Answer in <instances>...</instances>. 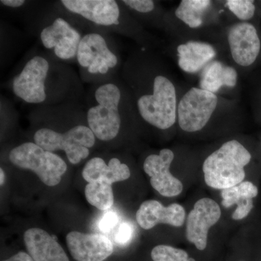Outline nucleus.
<instances>
[{
	"label": "nucleus",
	"mask_w": 261,
	"mask_h": 261,
	"mask_svg": "<svg viewBox=\"0 0 261 261\" xmlns=\"http://www.w3.org/2000/svg\"><path fill=\"white\" fill-rule=\"evenodd\" d=\"M7 85L15 97L33 107L83 103L86 94L71 65L37 48L25 55Z\"/></svg>",
	"instance_id": "nucleus-1"
},
{
	"label": "nucleus",
	"mask_w": 261,
	"mask_h": 261,
	"mask_svg": "<svg viewBox=\"0 0 261 261\" xmlns=\"http://www.w3.org/2000/svg\"><path fill=\"white\" fill-rule=\"evenodd\" d=\"M28 119L32 142L49 152H63L70 164L88 159L97 144L83 103L36 106L29 111Z\"/></svg>",
	"instance_id": "nucleus-2"
},
{
	"label": "nucleus",
	"mask_w": 261,
	"mask_h": 261,
	"mask_svg": "<svg viewBox=\"0 0 261 261\" xmlns=\"http://www.w3.org/2000/svg\"><path fill=\"white\" fill-rule=\"evenodd\" d=\"M160 67L153 56L136 54L125 62L121 79L129 89L141 120L164 130L177 119V97L172 81Z\"/></svg>",
	"instance_id": "nucleus-3"
},
{
	"label": "nucleus",
	"mask_w": 261,
	"mask_h": 261,
	"mask_svg": "<svg viewBox=\"0 0 261 261\" xmlns=\"http://www.w3.org/2000/svg\"><path fill=\"white\" fill-rule=\"evenodd\" d=\"M83 106L89 128L103 143L114 144L140 118L129 89L119 76L89 86Z\"/></svg>",
	"instance_id": "nucleus-4"
},
{
	"label": "nucleus",
	"mask_w": 261,
	"mask_h": 261,
	"mask_svg": "<svg viewBox=\"0 0 261 261\" xmlns=\"http://www.w3.org/2000/svg\"><path fill=\"white\" fill-rule=\"evenodd\" d=\"M27 21L28 32L37 38L43 50L63 63H76L79 45L88 30L60 1L39 7Z\"/></svg>",
	"instance_id": "nucleus-5"
},
{
	"label": "nucleus",
	"mask_w": 261,
	"mask_h": 261,
	"mask_svg": "<svg viewBox=\"0 0 261 261\" xmlns=\"http://www.w3.org/2000/svg\"><path fill=\"white\" fill-rule=\"evenodd\" d=\"M67 11L80 19L87 30L100 31L145 42L140 23L116 0H60Z\"/></svg>",
	"instance_id": "nucleus-6"
},
{
	"label": "nucleus",
	"mask_w": 261,
	"mask_h": 261,
	"mask_svg": "<svg viewBox=\"0 0 261 261\" xmlns=\"http://www.w3.org/2000/svg\"><path fill=\"white\" fill-rule=\"evenodd\" d=\"M76 64L81 80L89 86L118 76L121 56L114 36L100 31H87L79 45Z\"/></svg>",
	"instance_id": "nucleus-7"
},
{
	"label": "nucleus",
	"mask_w": 261,
	"mask_h": 261,
	"mask_svg": "<svg viewBox=\"0 0 261 261\" xmlns=\"http://www.w3.org/2000/svg\"><path fill=\"white\" fill-rule=\"evenodd\" d=\"M251 159L250 152L238 140L225 142L204 161L206 185L221 190L240 185L245 179V167Z\"/></svg>",
	"instance_id": "nucleus-8"
},
{
	"label": "nucleus",
	"mask_w": 261,
	"mask_h": 261,
	"mask_svg": "<svg viewBox=\"0 0 261 261\" xmlns=\"http://www.w3.org/2000/svg\"><path fill=\"white\" fill-rule=\"evenodd\" d=\"M8 156L13 166L32 171L48 187L59 185L68 171V165L60 154L45 150L32 141L15 146Z\"/></svg>",
	"instance_id": "nucleus-9"
},
{
	"label": "nucleus",
	"mask_w": 261,
	"mask_h": 261,
	"mask_svg": "<svg viewBox=\"0 0 261 261\" xmlns=\"http://www.w3.org/2000/svg\"><path fill=\"white\" fill-rule=\"evenodd\" d=\"M219 99L216 94L197 87L187 91L177 108L178 125L184 132H199L210 121Z\"/></svg>",
	"instance_id": "nucleus-10"
},
{
	"label": "nucleus",
	"mask_w": 261,
	"mask_h": 261,
	"mask_svg": "<svg viewBox=\"0 0 261 261\" xmlns=\"http://www.w3.org/2000/svg\"><path fill=\"white\" fill-rule=\"evenodd\" d=\"M173 159V151L164 148L159 154H149L143 163L144 171L150 177L151 186L166 197H176L183 190L181 181L170 171Z\"/></svg>",
	"instance_id": "nucleus-11"
},
{
	"label": "nucleus",
	"mask_w": 261,
	"mask_h": 261,
	"mask_svg": "<svg viewBox=\"0 0 261 261\" xmlns=\"http://www.w3.org/2000/svg\"><path fill=\"white\" fill-rule=\"evenodd\" d=\"M221 216V207L216 201L207 197L197 201L187 216V240L195 245L197 250H205L209 229L219 221Z\"/></svg>",
	"instance_id": "nucleus-12"
},
{
	"label": "nucleus",
	"mask_w": 261,
	"mask_h": 261,
	"mask_svg": "<svg viewBox=\"0 0 261 261\" xmlns=\"http://www.w3.org/2000/svg\"><path fill=\"white\" fill-rule=\"evenodd\" d=\"M67 246L75 261H103L112 255L113 244L101 233L70 231L67 234Z\"/></svg>",
	"instance_id": "nucleus-13"
},
{
	"label": "nucleus",
	"mask_w": 261,
	"mask_h": 261,
	"mask_svg": "<svg viewBox=\"0 0 261 261\" xmlns=\"http://www.w3.org/2000/svg\"><path fill=\"white\" fill-rule=\"evenodd\" d=\"M228 42L237 64L248 67L256 61L260 51V40L252 24L241 22L232 25L228 32Z\"/></svg>",
	"instance_id": "nucleus-14"
},
{
	"label": "nucleus",
	"mask_w": 261,
	"mask_h": 261,
	"mask_svg": "<svg viewBox=\"0 0 261 261\" xmlns=\"http://www.w3.org/2000/svg\"><path fill=\"white\" fill-rule=\"evenodd\" d=\"M136 219L139 226L145 230L161 224L180 227L185 224L186 212L179 204L164 206L159 201L149 200L142 202L136 214Z\"/></svg>",
	"instance_id": "nucleus-15"
},
{
	"label": "nucleus",
	"mask_w": 261,
	"mask_h": 261,
	"mask_svg": "<svg viewBox=\"0 0 261 261\" xmlns=\"http://www.w3.org/2000/svg\"><path fill=\"white\" fill-rule=\"evenodd\" d=\"M82 176L88 183L103 182L113 185L116 182L128 179L130 170L128 165L116 156L108 161L101 156H94L84 165Z\"/></svg>",
	"instance_id": "nucleus-16"
},
{
	"label": "nucleus",
	"mask_w": 261,
	"mask_h": 261,
	"mask_svg": "<svg viewBox=\"0 0 261 261\" xmlns=\"http://www.w3.org/2000/svg\"><path fill=\"white\" fill-rule=\"evenodd\" d=\"M23 240L34 261H70L63 247L45 230L29 228L24 233Z\"/></svg>",
	"instance_id": "nucleus-17"
},
{
	"label": "nucleus",
	"mask_w": 261,
	"mask_h": 261,
	"mask_svg": "<svg viewBox=\"0 0 261 261\" xmlns=\"http://www.w3.org/2000/svg\"><path fill=\"white\" fill-rule=\"evenodd\" d=\"M178 64L186 73H195L210 63L216 50L208 43L191 41L177 47Z\"/></svg>",
	"instance_id": "nucleus-18"
},
{
	"label": "nucleus",
	"mask_w": 261,
	"mask_h": 261,
	"mask_svg": "<svg viewBox=\"0 0 261 261\" xmlns=\"http://www.w3.org/2000/svg\"><path fill=\"white\" fill-rule=\"evenodd\" d=\"M258 189L250 181H243L231 188L221 190V204L225 207L238 205L231 216L233 220L239 221L246 218L254 207L253 198L257 197Z\"/></svg>",
	"instance_id": "nucleus-19"
},
{
	"label": "nucleus",
	"mask_w": 261,
	"mask_h": 261,
	"mask_svg": "<svg viewBox=\"0 0 261 261\" xmlns=\"http://www.w3.org/2000/svg\"><path fill=\"white\" fill-rule=\"evenodd\" d=\"M238 83V72L233 67L220 61L208 63L201 75L200 89L212 93L219 92L221 87H234Z\"/></svg>",
	"instance_id": "nucleus-20"
},
{
	"label": "nucleus",
	"mask_w": 261,
	"mask_h": 261,
	"mask_svg": "<svg viewBox=\"0 0 261 261\" xmlns=\"http://www.w3.org/2000/svg\"><path fill=\"white\" fill-rule=\"evenodd\" d=\"M211 4L209 0H182L175 15L190 28H198L203 21L204 13Z\"/></svg>",
	"instance_id": "nucleus-21"
},
{
	"label": "nucleus",
	"mask_w": 261,
	"mask_h": 261,
	"mask_svg": "<svg viewBox=\"0 0 261 261\" xmlns=\"http://www.w3.org/2000/svg\"><path fill=\"white\" fill-rule=\"evenodd\" d=\"M84 194L87 202L99 211H108L114 205L112 185L103 182H92L85 187Z\"/></svg>",
	"instance_id": "nucleus-22"
},
{
	"label": "nucleus",
	"mask_w": 261,
	"mask_h": 261,
	"mask_svg": "<svg viewBox=\"0 0 261 261\" xmlns=\"http://www.w3.org/2000/svg\"><path fill=\"white\" fill-rule=\"evenodd\" d=\"M151 257L153 261H195L189 257L185 250L165 245L154 247L151 252Z\"/></svg>",
	"instance_id": "nucleus-23"
},
{
	"label": "nucleus",
	"mask_w": 261,
	"mask_h": 261,
	"mask_svg": "<svg viewBox=\"0 0 261 261\" xmlns=\"http://www.w3.org/2000/svg\"><path fill=\"white\" fill-rule=\"evenodd\" d=\"M226 6L235 16L241 20H250L255 15V6L250 0H228Z\"/></svg>",
	"instance_id": "nucleus-24"
},
{
	"label": "nucleus",
	"mask_w": 261,
	"mask_h": 261,
	"mask_svg": "<svg viewBox=\"0 0 261 261\" xmlns=\"http://www.w3.org/2000/svg\"><path fill=\"white\" fill-rule=\"evenodd\" d=\"M121 3L130 15L135 13L140 16H149L156 10V3L152 0H122Z\"/></svg>",
	"instance_id": "nucleus-25"
},
{
	"label": "nucleus",
	"mask_w": 261,
	"mask_h": 261,
	"mask_svg": "<svg viewBox=\"0 0 261 261\" xmlns=\"http://www.w3.org/2000/svg\"><path fill=\"white\" fill-rule=\"evenodd\" d=\"M133 233L134 228L132 224L128 222L121 223L115 233L114 242L117 245L124 246L130 243Z\"/></svg>",
	"instance_id": "nucleus-26"
},
{
	"label": "nucleus",
	"mask_w": 261,
	"mask_h": 261,
	"mask_svg": "<svg viewBox=\"0 0 261 261\" xmlns=\"http://www.w3.org/2000/svg\"><path fill=\"white\" fill-rule=\"evenodd\" d=\"M119 223V216L113 211H108L99 220L98 227L104 233H110Z\"/></svg>",
	"instance_id": "nucleus-27"
},
{
	"label": "nucleus",
	"mask_w": 261,
	"mask_h": 261,
	"mask_svg": "<svg viewBox=\"0 0 261 261\" xmlns=\"http://www.w3.org/2000/svg\"><path fill=\"white\" fill-rule=\"evenodd\" d=\"M0 4L6 9L14 12H20V10L29 9L34 5V2L25 0H1Z\"/></svg>",
	"instance_id": "nucleus-28"
},
{
	"label": "nucleus",
	"mask_w": 261,
	"mask_h": 261,
	"mask_svg": "<svg viewBox=\"0 0 261 261\" xmlns=\"http://www.w3.org/2000/svg\"><path fill=\"white\" fill-rule=\"evenodd\" d=\"M3 261H34L27 252L20 251L17 252L13 256Z\"/></svg>",
	"instance_id": "nucleus-29"
},
{
	"label": "nucleus",
	"mask_w": 261,
	"mask_h": 261,
	"mask_svg": "<svg viewBox=\"0 0 261 261\" xmlns=\"http://www.w3.org/2000/svg\"><path fill=\"white\" fill-rule=\"evenodd\" d=\"M0 175H1V181H0V185H1V186H3V185H4L5 182V171L3 169V168H0Z\"/></svg>",
	"instance_id": "nucleus-30"
}]
</instances>
